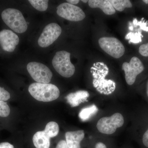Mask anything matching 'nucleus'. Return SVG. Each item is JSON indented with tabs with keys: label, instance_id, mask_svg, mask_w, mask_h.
Instances as JSON below:
<instances>
[{
	"label": "nucleus",
	"instance_id": "1",
	"mask_svg": "<svg viewBox=\"0 0 148 148\" xmlns=\"http://www.w3.org/2000/svg\"><path fill=\"white\" fill-rule=\"evenodd\" d=\"M91 67V72L93 76V86L101 94L110 95L116 89V84L112 80L106 79V77L109 73V69L106 64L101 68L98 62Z\"/></svg>",
	"mask_w": 148,
	"mask_h": 148
},
{
	"label": "nucleus",
	"instance_id": "2",
	"mask_svg": "<svg viewBox=\"0 0 148 148\" xmlns=\"http://www.w3.org/2000/svg\"><path fill=\"white\" fill-rule=\"evenodd\" d=\"M29 91L37 101L51 102L56 100L60 95V90L56 86L51 84L35 82L30 85Z\"/></svg>",
	"mask_w": 148,
	"mask_h": 148
},
{
	"label": "nucleus",
	"instance_id": "3",
	"mask_svg": "<svg viewBox=\"0 0 148 148\" xmlns=\"http://www.w3.org/2000/svg\"><path fill=\"white\" fill-rule=\"evenodd\" d=\"M1 15L5 24L14 32L23 34L27 31L28 24L20 11L15 8H7Z\"/></svg>",
	"mask_w": 148,
	"mask_h": 148
},
{
	"label": "nucleus",
	"instance_id": "4",
	"mask_svg": "<svg viewBox=\"0 0 148 148\" xmlns=\"http://www.w3.org/2000/svg\"><path fill=\"white\" fill-rule=\"evenodd\" d=\"M71 53L66 51H57L53 56L52 64L56 71L62 76L69 78L75 73V69L70 59Z\"/></svg>",
	"mask_w": 148,
	"mask_h": 148
},
{
	"label": "nucleus",
	"instance_id": "5",
	"mask_svg": "<svg viewBox=\"0 0 148 148\" xmlns=\"http://www.w3.org/2000/svg\"><path fill=\"white\" fill-rule=\"evenodd\" d=\"M124 118L119 113H116L109 117H104L99 119L96 127L98 131L103 134L111 135L115 132L117 128L124 124Z\"/></svg>",
	"mask_w": 148,
	"mask_h": 148
},
{
	"label": "nucleus",
	"instance_id": "6",
	"mask_svg": "<svg viewBox=\"0 0 148 148\" xmlns=\"http://www.w3.org/2000/svg\"><path fill=\"white\" fill-rule=\"evenodd\" d=\"M27 68L28 73L37 82L48 84L50 82L53 74L46 65L33 61L27 64Z\"/></svg>",
	"mask_w": 148,
	"mask_h": 148
},
{
	"label": "nucleus",
	"instance_id": "7",
	"mask_svg": "<svg viewBox=\"0 0 148 148\" xmlns=\"http://www.w3.org/2000/svg\"><path fill=\"white\" fill-rule=\"evenodd\" d=\"M99 46L106 53L116 58H120L125 51L121 42L114 37H102L98 40Z\"/></svg>",
	"mask_w": 148,
	"mask_h": 148
},
{
	"label": "nucleus",
	"instance_id": "8",
	"mask_svg": "<svg viewBox=\"0 0 148 148\" xmlns=\"http://www.w3.org/2000/svg\"><path fill=\"white\" fill-rule=\"evenodd\" d=\"M56 12L60 17L72 21H82L86 17L85 14L80 8L68 3L59 5Z\"/></svg>",
	"mask_w": 148,
	"mask_h": 148
},
{
	"label": "nucleus",
	"instance_id": "9",
	"mask_svg": "<svg viewBox=\"0 0 148 148\" xmlns=\"http://www.w3.org/2000/svg\"><path fill=\"white\" fill-rule=\"evenodd\" d=\"M61 32L62 29L58 24L51 23L48 24L44 29L39 38L38 45L42 48L48 47L58 38Z\"/></svg>",
	"mask_w": 148,
	"mask_h": 148
},
{
	"label": "nucleus",
	"instance_id": "10",
	"mask_svg": "<svg viewBox=\"0 0 148 148\" xmlns=\"http://www.w3.org/2000/svg\"><path fill=\"white\" fill-rule=\"evenodd\" d=\"M144 65L141 60L137 57H132L129 63L124 62L122 69L125 74V79L127 84L132 85L135 83L136 77L144 70Z\"/></svg>",
	"mask_w": 148,
	"mask_h": 148
},
{
	"label": "nucleus",
	"instance_id": "11",
	"mask_svg": "<svg viewBox=\"0 0 148 148\" xmlns=\"http://www.w3.org/2000/svg\"><path fill=\"white\" fill-rule=\"evenodd\" d=\"M19 42L18 36L8 29L0 31V46L2 49L8 52H12Z\"/></svg>",
	"mask_w": 148,
	"mask_h": 148
},
{
	"label": "nucleus",
	"instance_id": "12",
	"mask_svg": "<svg viewBox=\"0 0 148 148\" xmlns=\"http://www.w3.org/2000/svg\"><path fill=\"white\" fill-rule=\"evenodd\" d=\"M66 142L69 148H81V142L84 138L83 130L69 131L66 132Z\"/></svg>",
	"mask_w": 148,
	"mask_h": 148
},
{
	"label": "nucleus",
	"instance_id": "13",
	"mask_svg": "<svg viewBox=\"0 0 148 148\" xmlns=\"http://www.w3.org/2000/svg\"><path fill=\"white\" fill-rule=\"evenodd\" d=\"M89 96V94L88 91L78 90L76 92L69 93L66 96V98L71 107L74 108L87 101Z\"/></svg>",
	"mask_w": 148,
	"mask_h": 148
},
{
	"label": "nucleus",
	"instance_id": "14",
	"mask_svg": "<svg viewBox=\"0 0 148 148\" xmlns=\"http://www.w3.org/2000/svg\"><path fill=\"white\" fill-rule=\"evenodd\" d=\"M88 3L90 7L101 9L107 15H112L115 13V10L108 0H89Z\"/></svg>",
	"mask_w": 148,
	"mask_h": 148
},
{
	"label": "nucleus",
	"instance_id": "15",
	"mask_svg": "<svg viewBox=\"0 0 148 148\" xmlns=\"http://www.w3.org/2000/svg\"><path fill=\"white\" fill-rule=\"evenodd\" d=\"M50 138L44 131H38L33 136V142L36 148H49Z\"/></svg>",
	"mask_w": 148,
	"mask_h": 148
},
{
	"label": "nucleus",
	"instance_id": "16",
	"mask_svg": "<svg viewBox=\"0 0 148 148\" xmlns=\"http://www.w3.org/2000/svg\"><path fill=\"white\" fill-rule=\"evenodd\" d=\"M98 111V108L95 105H91L82 109L79 114V116L82 120L86 121L95 114Z\"/></svg>",
	"mask_w": 148,
	"mask_h": 148
},
{
	"label": "nucleus",
	"instance_id": "17",
	"mask_svg": "<svg viewBox=\"0 0 148 148\" xmlns=\"http://www.w3.org/2000/svg\"><path fill=\"white\" fill-rule=\"evenodd\" d=\"M115 10L123 11L125 8L132 7V3L129 0H109Z\"/></svg>",
	"mask_w": 148,
	"mask_h": 148
},
{
	"label": "nucleus",
	"instance_id": "18",
	"mask_svg": "<svg viewBox=\"0 0 148 148\" xmlns=\"http://www.w3.org/2000/svg\"><path fill=\"white\" fill-rule=\"evenodd\" d=\"M59 127L57 123L51 121L47 124L44 132L49 138H54L57 136L59 132Z\"/></svg>",
	"mask_w": 148,
	"mask_h": 148
},
{
	"label": "nucleus",
	"instance_id": "19",
	"mask_svg": "<svg viewBox=\"0 0 148 148\" xmlns=\"http://www.w3.org/2000/svg\"><path fill=\"white\" fill-rule=\"evenodd\" d=\"M29 2L34 8L39 11H45L48 7L47 0H29Z\"/></svg>",
	"mask_w": 148,
	"mask_h": 148
},
{
	"label": "nucleus",
	"instance_id": "20",
	"mask_svg": "<svg viewBox=\"0 0 148 148\" xmlns=\"http://www.w3.org/2000/svg\"><path fill=\"white\" fill-rule=\"evenodd\" d=\"M143 37V36L141 32H139L138 33H135L130 32L127 34L125 37V38L126 40L130 39L129 41V43H138L142 42V38Z\"/></svg>",
	"mask_w": 148,
	"mask_h": 148
},
{
	"label": "nucleus",
	"instance_id": "21",
	"mask_svg": "<svg viewBox=\"0 0 148 148\" xmlns=\"http://www.w3.org/2000/svg\"><path fill=\"white\" fill-rule=\"evenodd\" d=\"M10 113L9 106L5 101H0V117H7Z\"/></svg>",
	"mask_w": 148,
	"mask_h": 148
},
{
	"label": "nucleus",
	"instance_id": "22",
	"mask_svg": "<svg viewBox=\"0 0 148 148\" xmlns=\"http://www.w3.org/2000/svg\"><path fill=\"white\" fill-rule=\"evenodd\" d=\"M145 20L144 19V18H142L140 21H138L137 18H135L133 20V24L135 25V27L140 26L141 30L148 32V27L147 26L148 24V21H147L145 22Z\"/></svg>",
	"mask_w": 148,
	"mask_h": 148
},
{
	"label": "nucleus",
	"instance_id": "23",
	"mask_svg": "<svg viewBox=\"0 0 148 148\" xmlns=\"http://www.w3.org/2000/svg\"><path fill=\"white\" fill-rule=\"evenodd\" d=\"M10 98V94L3 87L0 86V101H8Z\"/></svg>",
	"mask_w": 148,
	"mask_h": 148
},
{
	"label": "nucleus",
	"instance_id": "24",
	"mask_svg": "<svg viewBox=\"0 0 148 148\" xmlns=\"http://www.w3.org/2000/svg\"><path fill=\"white\" fill-rule=\"evenodd\" d=\"M139 52L143 56L147 57L148 56V43L140 46L139 49Z\"/></svg>",
	"mask_w": 148,
	"mask_h": 148
},
{
	"label": "nucleus",
	"instance_id": "25",
	"mask_svg": "<svg viewBox=\"0 0 148 148\" xmlns=\"http://www.w3.org/2000/svg\"><path fill=\"white\" fill-rule=\"evenodd\" d=\"M56 148H69L66 141L61 140L58 142Z\"/></svg>",
	"mask_w": 148,
	"mask_h": 148
},
{
	"label": "nucleus",
	"instance_id": "26",
	"mask_svg": "<svg viewBox=\"0 0 148 148\" xmlns=\"http://www.w3.org/2000/svg\"><path fill=\"white\" fill-rule=\"evenodd\" d=\"M143 142L145 146L148 148V128L143 135Z\"/></svg>",
	"mask_w": 148,
	"mask_h": 148
},
{
	"label": "nucleus",
	"instance_id": "27",
	"mask_svg": "<svg viewBox=\"0 0 148 148\" xmlns=\"http://www.w3.org/2000/svg\"><path fill=\"white\" fill-rule=\"evenodd\" d=\"M0 148H14L13 145L8 142L0 143Z\"/></svg>",
	"mask_w": 148,
	"mask_h": 148
},
{
	"label": "nucleus",
	"instance_id": "28",
	"mask_svg": "<svg viewBox=\"0 0 148 148\" xmlns=\"http://www.w3.org/2000/svg\"><path fill=\"white\" fill-rule=\"evenodd\" d=\"M95 148H107L105 144L101 142H99L95 145Z\"/></svg>",
	"mask_w": 148,
	"mask_h": 148
},
{
	"label": "nucleus",
	"instance_id": "29",
	"mask_svg": "<svg viewBox=\"0 0 148 148\" xmlns=\"http://www.w3.org/2000/svg\"><path fill=\"white\" fill-rule=\"evenodd\" d=\"M66 1L68 2V3L72 5H75L78 3H79V0H67Z\"/></svg>",
	"mask_w": 148,
	"mask_h": 148
},
{
	"label": "nucleus",
	"instance_id": "30",
	"mask_svg": "<svg viewBox=\"0 0 148 148\" xmlns=\"http://www.w3.org/2000/svg\"><path fill=\"white\" fill-rule=\"evenodd\" d=\"M129 29L130 30V31H132V30H133V27H132V26H130L129 27Z\"/></svg>",
	"mask_w": 148,
	"mask_h": 148
},
{
	"label": "nucleus",
	"instance_id": "31",
	"mask_svg": "<svg viewBox=\"0 0 148 148\" xmlns=\"http://www.w3.org/2000/svg\"><path fill=\"white\" fill-rule=\"evenodd\" d=\"M147 95L148 97V81L147 82Z\"/></svg>",
	"mask_w": 148,
	"mask_h": 148
},
{
	"label": "nucleus",
	"instance_id": "32",
	"mask_svg": "<svg viewBox=\"0 0 148 148\" xmlns=\"http://www.w3.org/2000/svg\"><path fill=\"white\" fill-rule=\"evenodd\" d=\"M143 1L146 4H148V0H144Z\"/></svg>",
	"mask_w": 148,
	"mask_h": 148
},
{
	"label": "nucleus",
	"instance_id": "33",
	"mask_svg": "<svg viewBox=\"0 0 148 148\" xmlns=\"http://www.w3.org/2000/svg\"><path fill=\"white\" fill-rule=\"evenodd\" d=\"M82 2L84 3H87V2H88V1H84V0H82Z\"/></svg>",
	"mask_w": 148,
	"mask_h": 148
}]
</instances>
